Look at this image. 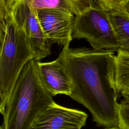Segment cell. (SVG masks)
<instances>
[{
    "label": "cell",
    "instance_id": "1",
    "mask_svg": "<svg viewBox=\"0 0 129 129\" xmlns=\"http://www.w3.org/2000/svg\"><path fill=\"white\" fill-rule=\"evenodd\" d=\"M114 52L64 46L58 57L72 81L70 97L87 108L93 121L104 128L118 127V124Z\"/></svg>",
    "mask_w": 129,
    "mask_h": 129
},
{
    "label": "cell",
    "instance_id": "2",
    "mask_svg": "<svg viewBox=\"0 0 129 129\" xmlns=\"http://www.w3.org/2000/svg\"><path fill=\"white\" fill-rule=\"evenodd\" d=\"M38 61L32 58L21 72L1 113L0 129H31L37 116L54 101L40 80Z\"/></svg>",
    "mask_w": 129,
    "mask_h": 129
},
{
    "label": "cell",
    "instance_id": "3",
    "mask_svg": "<svg viewBox=\"0 0 129 129\" xmlns=\"http://www.w3.org/2000/svg\"><path fill=\"white\" fill-rule=\"evenodd\" d=\"M73 39H85L93 49L97 50L117 51L115 35L108 12L94 5L75 16L73 30Z\"/></svg>",
    "mask_w": 129,
    "mask_h": 129
},
{
    "label": "cell",
    "instance_id": "4",
    "mask_svg": "<svg viewBox=\"0 0 129 129\" xmlns=\"http://www.w3.org/2000/svg\"><path fill=\"white\" fill-rule=\"evenodd\" d=\"M13 13L17 24L26 36L33 58L40 61L49 55L52 43L47 39L42 28L37 11L26 0H15Z\"/></svg>",
    "mask_w": 129,
    "mask_h": 129
},
{
    "label": "cell",
    "instance_id": "5",
    "mask_svg": "<svg viewBox=\"0 0 129 129\" xmlns=\"http://www.w3.org/2000/svg\"><path fill=\"white\" fill-rule=\"evenodd\" d=\"M87 117L84 111L67 108L53 101L37 116L31 129L82 128Z\"/></svg>",
    "mask_w": 129,
    "mask_h": 129
},
{
    "label": "cell",
    "instance_id": "6",
    "mask_svg": "<svg viewBox=\"0 0 129 129\" xmlns=\"http://www.w3.org/2000/svg\"><path fill=\"white\" fill-rule=\"evenodd\" d=\"M42 28L49 41L64 46H69L73 40L74 15L54 9L37 11Z\"/></svg>",
    "mask_w": 129,
    "mask_h": 129
},
{
    "label": "cell",
    "instance_id": "7",
    "mask_svg": "<svg viewBox=\"0 0 129 129\" xmlns=\"http://www.w3.org/2000/svg\"><path fill=\"white\" fill-rule=\"evenodd\" d=\"M38 70L43 86L52 96L58 94L70 96L72 81L58 57L49 62L38 61Z\"/></svg>",
    "mask_w": 129,
    "mask_h": 129
},
{
    "label": "cell",
    "instance_id": "8",
    "mask_svg": "<svg viewBox=\"0 0 129 129\" xmlns=\"http://www.w3.org/2000/svg\"><path fill=\"white\" fill-rule=\"evenodd\" d=\"M36 11L54 9L71 13L75 16L81 14L92 7L94 0H26Z\"/></svg>",
    "mask_w": 129,
    "mask_h": 129
},
{
    "label": "cell",
    "instance_id": "9",
    "mask_svg": "<svg viewBox=\"0 0 129 129\" xmlns=\"http://www.w3.org/2000/svg\"><path fill=\"white\" fill-rule=\"evenodd\" d=\"M108 15L115 35L118 51L129 54V15L124 10L110 11Z\"/></svg>",
    "mask_w": 129,
    "mask_h": 129
},
{
    "label": "cell",
    "instance_id": "10",
    "mask_svg": "<svg viewBox=\"0 0 129 129\" xmlns=\"http://www.w3.org/2000/svg\"><path fill=\"white\" fill-rule=\"evenodd\" d=\"M115 77L116 87L120 90L129 84V54L117 51L115 55Z\"/></svg>",
    "mask_w": 129,
    "mask_h": 129
},
{
    "label": "cell",
    "instance_id": "11",
    "mask_svg": "<svg viewBox=\"0 0 129 129\" xmlns=\"http://www.w3.org/2000/svg\"><path fill=\"white\" fill-rule=\"evenodd\" d=\"M123 99L118 104V128L129 129V95L121 94Z\"/></svg>",
    "mask_w": 129,
    "mask_h": 129
},
{
    "label": "cell",
    "instance_id": "12",
    "mask_svg": "<svg viewBox=\"0 0 129 129\" xmlns=\"http://www.w3.org/2000/svg\"><path fill=\"white\" fill-rule=\"evenodd\" d=\"M128 1L129 0H94L96 4L107 12L123 11Z\"/></svg>",
    "mask_w": 129,
    "mask_h": 129
},
{
    "label": "cell",
    "instance_id": "13",
    "mask_svg": "<svg viewBox=\"0 0 129 129\" xmlns=\"http://www.w3.org/2000/svg\"><path fill=\"white\" fill-rule=\"evenodd\" d=\"M120 93H121V94H125L129 95V84H127L126 85H125L120 90Z\"/></svg>",
    "mask_w": 129,
    "mask_h": 129
},
{
    "label": "cell",
    "instance_id": "14",
    "mask_svg": "<svg viewBox=\"0 0 129 129\" xmlns=\"http://www.w3.org/2000/svg\"><path fill=\"white\" fill-rule=\"evenodd\" d=\"M124 10L126 12V13L129 15V1L126 4V5H125V7H124Z\"/></svg>",
    "mask_w": 129,
    "mask_h": 129
},
{
    "label": "cell",
    "instance_id": "15",
    "mask_svg": "<svg viewBox=\"0 0 129 129\" xmlns=\"http://www.w3.org/2000/svg\"><path fill=\"white\" fill-rule=\"evenodd\" d=\"M103 129H119L118 127H114V128H104Z\"/></svg>",
    "mask_w": 129,
    "mask_h": 129
},
{
    "label": "cell",
    "instance_id": "16",
    "mask_svg": "<svg viewBox=\"0 0 129 129\" xmlns=\"http://www.w3.org/2000/svg\"><path fill=\"white\" fill-rule=\"evenodd\" d=\"M68 129H81V128L77 127V128H68Z\"/></svg>",
    "mask_w": 129,
    "mask_h": 129
}]
</instances>
